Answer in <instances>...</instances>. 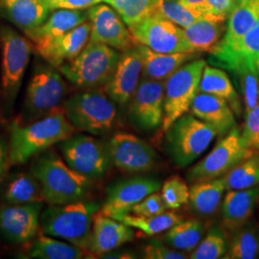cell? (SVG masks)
I'll return each mask as SVG.
<instances>
[{
    "instance_id": "obj_33",
    "label": "cell",
    "mask_w": 259,
    "mask_h": 259,
    "mask_svg": "<svg viewBox=\"0 0 259 259\" xmlns=\"http://www.w3.org/2000/svg\"><path fill=\"white\" fill-rule=\"evenodd\" d=\"M204 234V224L200 220H183L166 231L163 241L175 250L192 251L203 239Z\"/></svg>"
},
{
    "instance_id": "obj_6",
    "label": "cell",
    "mask_w": 259,
    "mask_h": 259,
    "mask_svg": "<svg viewBox=\"0 0 259 259\" xmlns=\"http://www.w3.org/2000/svg\"><path fill=\"white\" fill-rule=\"evenodd\" d=\"M167 150L179 167L188 166L200 157L218 132L212 126L185 113L177 119L166 132Z\"/></svg>"
},
{
    "instance_id": "obj_34",
    "label": "cell",
    "mask_w": 259,
    "mask_h": 259,
    "mask_svg": "<svg viewBox=\"0 0 259 259\" xmlns=\"http://www.w3.org/2000/svg\"><path fill=\"white\" fill-rule=\"evenodd\" d=\"M259 256V227L248 223L232 232L225 259H253Z\"/></svg>"
},
{
    "instance_id": "obj_11",
    "label": "cell",
    "mask_w": 259,
    "mask_h": 259,
    "mask_svg": "<svg viewBox=\"0 0 259 259\" xmlns=\"http://www.w3.org/2000/svg\"><path fill=\"white\" fill-rule=\"evenodd\" d=\"M0 47L2 55L1 90L6 99H14L19 92L27 69L32 46L12 28H0Z\"/></svg>"
},
{
    "instance_id": "obj_3",
    "label": "cell",
    "mask_w": 259,
    "mask_h": 259,
    "mask_svg": "<svg viewBox=\"0 0 259 259\" xmlns=\"http://www.w3.org/2000/svg\"><path fill=\"white\" fill-rule=\"evenodd\" d=\"M99 209V204L83 201L51 204L40 214L41 232L88 251L94 217Z\"/></svg>"
},
{
    "instance_id": "obj_30",
    "label": "cell",
    "mask_w": 259,
    "mask_h": 259,
    "mask_svg": "<svg viewBox=\"0 0 259 259\" xmlns=\"http://www.w3.org/2000/svg\"><path fill=\"white\" fill-rule=\"evenodd\" d=\"M199 93H207L224 98L230 104L235 114L240 115L239 96L228 74L217 67L205 65L199 85Z\"/></svg>"
},
{
    "instance_id": "obj_35",
    "label": "cell",
    "mask_w": 259,
    "mask_h": 259,
    "mask_svg": "<svg viewBox=\"0 0 259 259\" xmlns=\"http://www.w3.org/2000/svg\"><path fill=\"white\" fill-rule=\"evenodd\" d=\"M115 220L139 230L145 236H153L166 232L177 224L182 222L184 218L182 215L174 211H165L155 216H139L127 213Z\"/></svg>"
},
{
    "instance_id": "obj_43",
    "label": "cell",
    "mask_w": 259,
    "mask_h": 259,
    "mask_svg": "<svg viewBox=\"0 0 259 259\" xmlns=\"http://www.w3.org/2000/svg\"><path fill=\"white\" fill-rule=\"evenodd\" d=\"M166 208L162 196L157 191L136 204L130 213L139 216H155L165 212Z\"/></svg>"
},
{
    "instance_id": "obj_28",
    "label": "cell",
    "mask_w": 259,
    "mask_h": 259,
    "mask_svg": "<svg viewBox=\"0 0 259 259\" xmlns=\"http://www.w3.org/2000/svg\"><path fill=\"white\" fill-rule=\"evenodd\" d=\"M212 65L228 68L232 64L245 61L259 67V17L255 24L244 36L236 47L228 51L210 52Z\"/></svg>"
},
{
    "instance_id": "obj_37",
    "label": "cell",
    "mask_w": 259,
    "mask_h": 259,
    "mask_svg": "<svg viewBox=\"0 0 259 259\" xmlns=\"http://www.w3.org/2000/svg\"><path fill=\"white\" fill-rule=\"evenodd\" d=\"M223 178L227 191L259 186V154L245 159Z\"/></svg>"
},
{
    "instance_id": "obj_36",
    "label": "cell",
    "mask_w": 259,
    "mask_h": 259,
    "mask_svg": "<svg viewBox=\"0 0 259 259\" xmlns=\"http://www.w3.org/2000/svg\"><path fill=\"white\" fill-rule=\"evenodd\" d=\"M227 69L239 79L245 112L250 113L259 102V72L256 65L245 61L236 62Z\"/></svg>"
},
{
    "instance_id": "obj_10",
    "label": "cell",
    "mask_w": 259,
    "mask_h": 259,
    "mask_svg": "<svg viewBox=\"0 0 259 259\" xmlns=\"http://www.w3.org/2000/svg\"><path fill=\"white\" fill-rule=\"evenodd\" d=\"M129 30L137 45L158 53H196L187 42L184 29L155 12Z\"/></svg>"
},
{
    "instance_id": "obj_21",
    "label": "cell",
    "mask_w": 259,
    "mask_h": 259,
    "mask_svg": "<svg viewBox=\"0 0 259 259\" xmlns=\"http://www.w3.org/2000/svg\"><path fill=\"white\" fill-rule=\"evenodd\" d=\"M259 204V186L241 190H229L221 205L222 228L230 232L250 222Z\"/></svg>"
},
{
    "instance_id": "obj_39",
    "label": "cell",
    "mask_w": 259,
    "mask_h": 259,
    "mask_svg": "<svg viewBox=\"0 0 259 259\" xmlns=\"http://www.w3.org/2000/svg\"><path fill=\"white\" fill-rule=\"evenodd\" d=\"M103 2L115 10L130 28L155 12L157 0H103Z\"/></svg>"
},
{
    "instance_id": "obj_44",
    "label": "cell",
    "mask_w": 259,
    "mask_h": 259,
    "mask_svg": "<svg viewBox=\"0 0 259 259\" xmlns=\"http://www.w3.org/2000/svg\"><path fill=\"white\" fill-rule=\"evenodd\" d=\"M241 0H206L204 15L207 18L225 22Z\"/></svg>"
},
{
    "instance_id": "obj_23",
    "label": "cell",
    "mask_w": 259,
    "mask_h": 259,
    "mask_svg": "<svg viewBox=\"0 0 259 259\" xmlns=\"http://www.w3.org/2000/svg\"><path fill=\"white\" fill-rule=\"evenodd\" d=\"M190 112L212 126L220 136L227 135L236 125L234 111L230 104L224 98L212 94L198 93L191 105Z\"/></svg>"
},
{
    "instance_id": "obj_48",
    "label": "cell",
    "mask_w": 259,
    "mask_h": 259,
    "mask_svg": "<svg viewBox=\"0 0 259 259\" xmlns=\"http://www.w3.org/2000/svg\"><path fill=\"white\" fill-rule=\"evenodd\" d=\"M180 1L182 3H184L187 7L196 10L198 12H201L204 15L206 0H180Z\"/></svg>"
},
{
    "instance_id": "obj_40",
    "label": "cell",
    "mask_w": 259,
    "mask_h": 259,
    "mask_svg": "<svg viewBox=\"0 0 259 259\" xmlns=\"http://www.w3.org/2000/svg\"><path fill=\"white\" fill-rule=\"evenodd\" d=\"M229 249V240L222 227H213L190 254L191 259L224 258Z\"/></svg>"
},
{
    "instance_id": "obj_46",
    "label": "cell",
    "mask_w": 259,
    "mask_h": 259,
    "mask_svg": "<svg viewBox=\"0 0 259 259\" xmlns=\"http://www.w3.org/2000/svg\"><path fill=\"white\" fill-rule=\"evenodd\" d=\"M103 2V0H54L48 2L52 10H83L91 8Z\"/></svg>"
},
{
    "instance_id": "obj_14",
    "label": "cell",
    "mask_w": 259,
    "mask_h": 259,
    "mask_svg": "<svg viewBox=\"0 0 259 259\" xmlns=\"http://www.w3.org/2000/svg\"><path fill=\"white\" fill-rule=\"evenodd\" d=\"M132 121L144 131L161 127L164 115V82L142 78L130 100Z\"/></svg>"
},
{
    "instance_id": "obj_47",
    "label": "cell",
    "mask_w": 259,
    "mask_h": 259,
    "mask_svg": "<svg viewBox=\"0 0 259 259\" xmlns=\"http://www.w3.org/2000/svg\"><path fill=\"white\" fill-rule=\"evenodd\" d=\"M9 163V147L4 140H0V182L4 177Z\"/></svg>"
},
{
    "instance_id": "obj_20",
    "label": "cell",
    "mask_w": 259,
    "mask_h": 259,
    "mask_svg": "<svg viewBox=\"0 0 259 259\" xmlns=\"http://www.w3.org/2000/svg\"><path fill=\"white\" fill-rule=\"evenodd\" d=\"M135 233L126 224L96 213L88 251L101 256L134 239Z\"/></svg>"
},
{
    "instance_id": "obj_4",
    "label": "cell",
    "mask_w": 259,
    "mask_h": 259,
    "mask_svg": "<svg viewBox=\"0 0 259 259\" xmlns=\"http://www.w3.org/2000/svg\"><path fill=\"white\" fill-rule=\"evenodd\" d=\"M120 54L112 47L90 41L74 60L58 69L65 78L81 89L105 85L113 74Z\"/></svg>"
},
{
    "instance_id": "obj_2",
    "label": "cell",
    "mask_w": 259,
    "mask_h": 259,
    "mask_svg": "<svg viewBox=\"0 0 259 259\" xmlns=\"http://www.w3.org/2000/svg\"><path fill=\"white\" fill-rule=\"evenodd\" d=\"M32 174L39 183L49 204L82 201L91 188V180L68 166L54 151L37 157L32 165Z\"/></svg>"
},
{
    "instance_id": "obj_49",
    "label": "cell",
    "mask_w": 259,
    "mask_h": 259,
    "mask_svg": "<svg viewBox=\"0 0 259 259\" xmlns=\"http://www.w3.org/2000/svg\"><path fill=\"white\" fill-rule=\"evenodd\" d=\"M257 69H258V72H259V67H258V68H257Z\"/></svg>"
},
{
    "instance_id": "obj_1",
    "label": "cell",
    "mask_w": 259,
    "mask_h": 259,
    "mask_svg": "<svg viewBox=\"0 0 259 259\" xmlns=\"http://www.w3.org/2000/svg\"><path fill=\"white\" fill-rule=\"evenodd\" d=\"M77 131L66 117L63 108L28 125H14L8 146L10 164L27 162L31 157L69 139Z\"/></svg>"
},
{
    "instance_id": "obj_27",
    "label": "cell",
    "mask_w": 259,
    "mask_h": 259,
    "mask_svg": "<svg viewBox=\"0 0 259 259\" xmlns=\"http://www.w3.org/2000/svg\"><path fill=\"white\" fill-rule=\"evenodd\" d=\"M226 190L224 178L195 183L190 188L189 207L195 215L209 217L218 211Z\"/></svg>"
},
{
    "instance_id": "obj_15",
    "label": "cell",
    "mask_w": 259,
    "mask_h": 259,
    "mask_svg": "<svg viewBox=\"0 0 259 259\" xmlns=\"http://www.w3.org/2000/svg\"><path fill=\"white\" fill-rule=\"evenodd\" d=\"M160 187L159 181L146 177H135L118 182L108 189L105 204L98 213L117 219L131 212L136 204L148 195L158 191Z\"/></svg>"
},
{
    "instance_id": "obj_9",
    "label": "cell",
    "mask_w": 259,
    "mask_h": 259,
    "mask_svg": "<svg viewBox=\"0 0 259 259\" xmlns=\"http://www.w3.org/2000/svg\"><path fill=\"white\" fill-rule=\"evenodd\" d=\"M66 93L61 73L51 65L35 67L25 95V111L31 120H37L59 109Z\"/></svg>"
},
{
    "instance_id": "obj_22",
    "label": "cell",
    "mask_w": 259,
    "mask_h": 259,
    "mask_svg": "<svg viewBox=\"0 0 259 259\" xmlns=\"http://www.w3.org/2000/svg\"><path fill=\"white\" fill-rule=\"evenodd\" d=\"M53 10L47 0H0V15L25 33L40 26Z\"/></svg>"
},
{
    "instance_id": "obj_24",
    "label": "cell",
    "mask_w": 259,
    "mask_h": 259,
    "mask_svg": "<svg viewBox=\"0 0 259 259\" xmlns=\"http://www.w3.org/2000/svg\"><path fill=\"white\" fill-rule=\"evenodd\" d=\"M258 17L259 0H241L228 19L224 37L211 52L228 51L236 47L253 27Z\"/></svg>"
},
{
    "instance_id": "obj_5",
    "label": "cell",
    "mask_w": 259,
    "mask_h": 259,
    "mask_svg": "<svg viewBox=\"0 0 259 259\" xmlns=\"http://www.w3.org/2000/svg\"><path fill=\"white\" fill-rule=\"evenodd\" d=\"M114 103L107 93L93 90L72 95L63 109L78 131L100 136L113 127L117 113Z\"/></svg>"
},
{
    "instance_id": "obj_13",
    "label": "cell",
    "mask_w": 259,
    "mask_h": 259,
    "mask_svg": "<svg viewBox=\"0 0 259 259\" xmlns=\"http://www.w3.org/2000/svg\"><path fill=\"white\" fill-rule=\"evenodd\" d=\"M108 151L113 165L125 173L148 172L157 163L155 150L132 134L117 133L112 136Z\"/></svg>"
},
{
    "instance_id": "obj_38",
    "label": "cell",
    "mask_w": 259,
    "mask_h": 259,
    "mask_svg": "<svg viewBox=\"0 0 259 259\" xmlns=\"http://www.w3.org/2000/svg\"><path fill=\"white\" fill-rule=\"evenodd\" d=\"M155 13L183 29L206 17L203 13L187 7L180 0H157Z\"/></svg>"
},
{
    "instance_id": "obj_19",
    "label": "cell",
    "mask_w": 259,
    "mask_h": 259,
    "mask_svg": "<svg viewBox=\"0 0 259 259\" xmlns=\"http://www.w3.org/2000/svg\"><path fill=\"white\" fill-rule=\"evenodd\" d=\"M91 30V23L85 21L65 35L37 45L35 48L47 64L58 69L61 65L74 60L83 51L90 40Z\"/></svg>"
},
{
    "instance_id": "obj_29",
    "label": "cell",
    "mask_w": 259,
    "mask_h": 259,
    "mask_svg": "<svg viewBox=\"0 0 259 259\" xmlns=\"http://www.w3.org/2000/svg\"><path fill=\"white\" fill-rule=\"evenodd\" d=\"M226 26L225 22L205 17L185 28L184 33L187 42L196 53H210L221 41Z\"/></svg>"
},
{
    "instance_id": "obj_41",
    "label": "cell",
    "mask_w": 259,
    "mask_h": 259,
    "mask_svg": "<svg viewBox=\"0 0 259 259\" xmlns=\"http://www.w3.org/2000/svg\"><path fill=\"white\" fill-rule=\"evenodd\" d=\"M161 196L169 209H178L188 204L190 189L185 180L180 176L168 178L161 186Z\"/></svg>"
},
{
    "instance_id": "obj_7",
    "label": "cell",
    "mask_w": 259,
    "mask_h": 259,
    "mask_svg": "<svg viewBox=\"0 0 259 259\" xmlns=\"http://www.w3.org/2000/svg\"><path fill=\"white\" fill-rule=\"evenodd\" d=\"M206 65L203 59L190 61L181 66L164 82V115L161 129L169 127L187 111L199 93V85Z\"/></svg>"
},
{
    "instance_id": "obj_32",
    "label": "cell",
    "mask_w": 259,
    "mask_h": 259,
    "mask_svg": "<svg viewBox=\"0 0 259 259\" xmlns=\"http://www.w3.org/2000/svg\"><path fill=\"white\" fill-rule=\"evenodd\" d=\"M4 199L10 204H37L46 202L42 190L33 174L20 173L13 177L7 185Z\"/></svg>"
},
{
    "instance_id": "obj_26",
    "label": "cell",
    "mask_w": 259,
    "mask_h": 259,
    "mask_svg": "<svg viewBox=\"0 0 259 259\" xmlns=\"http://www.w3.org/2000/svg\"><path fill=\"white\" fill-rule=\"evenodd\" d=\"M89 19L88 12L83 10L56 9L38 27L26 34L34 46L45 44L61 37L79 26Z\"/></svg>"
},
{
    "instance_id": "obj_31",
    "label": "cell",
    "mask_w": 259,
    "mask_h": 259,
    "mask_svg": "<svg viewBox=\"0 0 259 259\" xmlns=\"http://www.w3.org/2000/svg\"><path fill=\"white\" fill-rule=\"evenodd\" d=\"M89 254L88 251L64 241L56 240L55 237L39 234L33 242L29 256L38 259H81Z\"/></svg>"
},
{
    "instance_id": "obj_16",
    "label": "cell",
    "mask_w": 259,
    "mask_h": 259,
    "mask_svg": "<svg viewBox=\"0 0 259 259\" xmlns=\"http://www.w3.org/2000/svg\"><path fill=\"white\" fill-rule=\"evenodd\" d=\"M88 15L92 27L90 41L103 44L123 52L137 46L129 28L125 26L123 19L112 7L97 4L91 7Z\"/></svg>"
},
{
    "instance_id": "obj_8",
    "label": "cell",
    "mask_w": 259,
    "mask_h": 259,
    "mask_svg": "<svg viewBox=\"0 0 259 259\" xmlns=\"http://www.w3.org/2000/svg\"><path fill=\"white\" fill-rule=\"evenodd\" d=\"M252 155L254 151L246 147L240 131L234 127L203 159L190 168L187 179L195 184L221 178Z\"/></svg>"
},
{
    "instance_id": "obj_45",
    "label": "cell",
    "mask_w": 259,
    "mask_h": 259,
    "mask_svg": "<svg viewBox=\"0 0 259 259\" xmlns=\"http://www.w3.org/2000/svg\"><path fill=\"white\" fill-rule=\"evenodd\" d=\"M143 257L147 259L187 258L184 251L168 248L158 242H153L143 248Z\"/></svg>"
},
{
    "instance_id": "obj_25",
    "label": "cell",
    "mask_w": 259,
    "mask_h": 259,
    "mask_svg": "<svg viewBox=\"0 0 259 259\" xmlns=\"http://www.w3.org/2000/svg\"><path fill=\"white\" fill-rule=\"evenodd\" d=\"M142 59V78L165 82L177 70L194 59L197 53H158L147 47L137 45Z\"/></svg>"
},
{
    "instance_id": "obj_12",
    "label": "cell",
    "mask_w": 259,
    "mask_h": 259,
    "mask_svg": "<svg viewBox=\"0 0 259 259\" xmlns=\"http://www.w3.org/2000/svg\"><path fill=\"white\" fill-rule=\"evenodd\" d=\"M67 165L90 180L104 176L111 163L108 147L87 135L72 136L60 144Z\"/></svg>"
},
{
    "instance_id": "obj_17",
    "label": "cell",
    "mask_w": 259,
    "mask_h": 259,
    "mask_svg": "<svg viewBox=\"0 0 259 259\" xmlns=\"http://www.w3.org/2000/svg\"><path fill=\"white\" fill-rule=\"evenodd\" d=\"M42 203L11 204L0 209V232L13 244L30 243L40 226Z\"/></svg>"
},
{
    "instance_id": "obj_18",
    "label": "cell",
    "mask_w": 259,
    "mask_h": 259,
    "mask_svg": "<svg viewBox=\"0 0 259 259\" xmlns=\"http://www.w3.org/2000/svg\"><path fill=\"white\" fill-rule=\"evenodd\" d=\"M142 74V59L137 46L120 55L111 79L105 84V93L119 105L129 102L136 93Z\"/></svg>"
},
{
    "instance_id": "obj_42",
    "label": "cell",
    "mask_w": 259,
    "mask_h": 259,
    "mask_svg": "<svg viewBox=\"0 0 259 259\" xmlns=\"http://www.w3.org/2000/svg\"><path fill=\"white\" fill-rule=\"evenodd\" d=\"M241 139L246 147L259 151V102L257 106L246 114V122L241 132Z\"/></svg>"
}]
</instances>
